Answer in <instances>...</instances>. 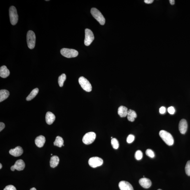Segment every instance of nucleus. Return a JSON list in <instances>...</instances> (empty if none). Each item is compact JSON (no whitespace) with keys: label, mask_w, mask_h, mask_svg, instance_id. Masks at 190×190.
Returning <instances> with one entry per match:
<instances>
[{"label":"nucleus","mask_w":190,"mask_h":190,"mask_svg":"<svg viewBox=\"0 0 190 190\" xmlns=\"http://www.w3.org/2000/svg\"><path fill=\"white\" fill-rule=\"evenodd\" d=\"M85 34L84 44L86 46H89L94 40V34L92 31L88 29H85Z\"/></svg>","instance_id":"nucleus-8"},{"label":"nucleus","mask_w":190,"mask_h":190,"mask_svg":"<svg viewBox=\"0 0 190 190\" xmlns=\"http://www.w3.org/2000/svg\"><path fill=\"white\" fill-rule=\"evenodd\" d=\"M91 15L101 25H104L105 20L101 12L96 8H92L91 11Z\"/></svg>","instance_id":"nucleus-4"},{"label":"nucleus","mask_w":190,"mask_h":190,"mask_svg":"<svg viewBox=\"0 0 190 190\" xmlns=\"http://www.w3.org/2000/svg\"><path fill=\"white\" fill-rule=\"evenodd\" d=\"M96 138V134L94 132H88L83 137L82 141L84 144L89 145L94 142Z\"/></svg>","instance_id":"nucleus-7"},{"label":"nucleus","mask_w":190,"mask_h":190,"mask_svg":"<svg viewBox=\"0 0 190 190\" xmlns=\"http://www.w3.org/2000/svg\"><path fill=\"white\" fill-rule=\"evenodd\" d=\"M59 158L58 156H53L51 157L50 160V166L54 168L58 165L59 162Z\"/></svg>","instance_id":"nucleus-21"},{"label":"nucleus","mask_w":190,"mask_h":190,"mask_svg":"<svg viewBox=\"0 0 190 190\" xmlns=\"http://www.w3.org/2000/svg\"><path fill=\"white\" fill-rule=\"evenodd\" d=\"M25 164L23 160H19L15 162V165L12 166L11 169L12 171H14L15 170L18 171H21L25 169Z\"/></svg>","instance_id":"nucleus-10"},{"label":"nucleus","mask_w":190,"mask_h":190,"mask_svg":"<svg viewBox=\"0 0 190 190\" xmlns=\"http://www.w3.org/2000/svg\"><path fill=\"white\" fill-rule=\"evenodd\" d=\"M2 167V165H1V164H0V169H1Z\"/></svg>","instance_id":"nucleus-37"},{"label":"nucleus","mask_w":190,"mask_h":190,"mask_svg":"<svg viewBox=\"0 0 190 190\" xmlns=\"http://www.w3.org/2000/svg\"><path fill=\"white\" fill-rule=\"evenodd\" d=\"M158 190H162L161 189H158Z\"/></svg>","instance_id":"nucleus-38"},{"label":"nucleus","mask_w":190,"mask_h":190,"mask_svg":"<svg viewBox=\"0 0 190 190\" xmlns=\"http://www.w3.org/2000/svg\"><path fill=\"white\" fill-rule=\"evenodd\" d=\"M144 2L147 4H150L153 2V0H145Z\"/></svg>","instance_id":"nucleus-34"},{"label":"nucleus","mask_w":190,"mask_h":190,"mask_svg":"<svg viewBox=\"0 0 190 190\" xmlns=\"http://www.w3.org/2000/svg\"><path fill=\"white\" fill-rule=\"evenodd\" d=\"M4 190H17L14 186L11 185L6 186Z\"/></svg>","instance_id":"nucleus-30"},{"label":"nucleus","mask_w":190,"mask_h":190,"mask_svg":"<svg viewBox=\"0 0 190 190\" xmlns=\"http://www.w3.org/2000/svg\"><path fill=\"white\" fill-rule=\"evenodd\" d=\"M66 79V76L65 74H63L59 76L58 79V83L60 87L63 85Z\"/></svg>","instance_id":"nucleus-24"},{"label":"nucleus","mask_w":190,"mask_h":190,"mask_svg":"<svg viewBox=\"0 0 190 190\" xmlns=\"http://www.w3.org/2000/svg\"><path fill=\"white\" fill-rule=\"evenodd\" d=\"M166 111V108L165 107H161L160 108V113L161 114H163L165 113Z\"/></svg>","instance_id":"nucleus-32"},{"label":"nucleus","mask_w":190,"mask_h":190,"mask_svg":"<svg viewBox=\"0 0 190 190\" xmlns=\"http://www.w3.org/2000/svg\"><path fill=\"white\" fill-rule=\"evenodd\" d=\"M139 184L141 186L144 188H149L151 186L152 184L151 180L146 178H143L139 179Z\"/></svg>","instance_id":"nucleus-14"},{"label":"nucleus","mask_w":190,"mask_h":190,"mask_svg":"<svg viewBox=\"0 0 190 190\" xmlns=\"http://www.w3.org/2000/svg\"><path fill=\"white\" fill-rule=\"evenodd\" d=\"M30 190H37L35 188H31Z\"/></svg>","instance_id":"nucleus-36"},{"label":"nucleus","mask_w":190,"mask_h":190,"mask_svg":"<svg viewBox=\"0 0 190 190\" xmlns=\"http://www.w3.org/2000/svg\"><path fill=\"white\" fill-rule=\"evenodd\" d=\"M146 153L147 156L150 157V158H153L155 156L154 152L151 149H148L146 150Z\"/></svg>","instance_id":"nucleus-27"},{"label":"nucleus","mask_w":190,"mask_h":190,"mask_svg":"<svg viewBox=\"0 0 190 190\" xmlns=\"http://www.w3.org/2000/svg\"><path fill=\"white\" fill-rule=\"evenodd\" d=\"M60 53L63 56L67 58H75L78 56V52L74 49L63 48L60 51Z\"/></svg>","instance_id":"nucleus-3"},{"label":"nucleus","mask_w":190,"mask_h":190,"mask_svg":"<svg viewBox=\"0 0 190 190\" xmlns=\"http://www.w3.org/2000/svg\"><path fill=\"white\" fill-rule=\"evenodd\" d=\"M103 163L102 159L98 157H92L90 158L89 160V165L93 168L100 166L103 165Z\"/></svg>","instance_id":"nucleus-9"},{"label":"nucleus","mask_w":190,"mask_h":190,"mask_svg":"<svg viewBox=\"0 0 190 190\" xmlns=\"http://www.w3.org/2000/svg\"><path fill=\"white\" fill-rule=\"evenodd\" d=\"M10 74L9 70L5 65L1 67L0 68V76L3 78H6L8 77Z\"/></svg>","instance_id":"nucleus-17"},{"label":"nucleus","mask_w":190,"mask_h":190,"mask_svg":"<svg viewBox=\"0 0 190 190\" xmlns=\"http://www.w3.org/2000/svg\"><path fill=\"white\" fill-rule=\"evenodd\" d=\"M135 139V137L132 134H129L127 138V143H131L134 141Z\"/></svg>","instance_id":"nucleus-29"},{"label":"nucleus","mask_w":190,"mask_h":190,"mask_svg":"<svg viewBox=\"0 0 190 190\" xmlns=\"http://www.w3.org/2000/svg\"><path fill=\"white\" fill-rule=\"evenodd\" d=\"M23 153V148L20 146H17L15 148L11 149L9 151L10 154L15 157L21 156Z\"/></svg>","instance_id":"nucleus-11"},{"label":"nucleus","mask_w":190,"mask_h":190,"mask_svg":"<svg viewBox=\"0 0 190 190\" xmlns=\"http://www.w3.org/2000/svg\"><path fill=\"white\" fill-rule=\"evenodd\" d=\"M127 108L126 107L121 106L118 109V113L121 117H125L127 116L128 113Z\"/></svg>","instance_id":"nucleus-18"},{"label":"nucleus","mask_w":190,"mask_h":190,"mask_svg":"<svg viewBox=\"0 0 190 190\" xmlns=\"http://www.w3.org/2000/svg\"><path fill=\"white\" fill-rule=\"evenodd\" d=\"M45 142V137L42 135L38 136L35 140V144L39 148H41L44 146Z\"/></svg>","instance_id":"nucleus-16"},{"label":"nucleus","mask_w":190,"mask_h":190,"mask_svg":"<svg viewBox=\"0 0 190 190\" xmlns=\"http://www.w3.org/2000/svg\"><path fill=\"white\" fill-rule=\"evenodd\" d=\"M51 155H53V154H51Z\"/></svg>","instance_id":"nucleus-39"},{"label":"nucleus","mask_w":190,"mask_h":190,"mask_svg":"<svg viewBox=\"0 0 190 190\" xmlns=\"http://www.w3.org/2000/svg\"><path fill=\"white\" fill-rule=\"evenodd\" d=\"M10 93L9 91L6 89H1L0 91V102L4 101L7 99L9 96Z\"/></svg>","instance_id":"nucleus-20"},{"label":"nucleus","mask_w":190,"mask_h":190,"mask_svg":"<svg viewBox=\"0 0 190 190\" xmlns=\"http://www.w3.org/2000/svg\"><path fill=\"white\" fill-rule=\"evenodd\" d=\"M185 169L186 175L190 176V160H188L186 163Z\"/></svg>","instance_id":"nucleus-28"},{"label":"nucleus","mask_w":190,"mask_h":190,"mask_svg":"<svg viewBox=\"0 0 190 190\" xmlns=\"http://www.w3.org/2000/svg\"><path fill=\"white\" fill-rule=\"evenodd\" d=\"M179 130L181 134H184L187 130L188 124L186 121L184 119L180 120L179 124Z\"/></svg>","instance_id":"nucleus-12"},{"label":"nucleus","mask_w":190,"mask_h":190,"mask_svg":"<svg viewBox=\"0 0 190 190\" xmlns=\"http://www.w3.org/2000/svg\"><path fill=\"white\" fill-rule=\"evenodd\" d=\"M127 117L128 120L129 121L133 122L135 120V119L137 118V114L134 110L129 109L128 111Z\"/></svg>","instance_id":"nucleus-19"},{"label":"nucleus","mask_w":190,"mask_h":190,"mask_svg":"<svg viewBox=\"0 0 190 190\" xmlns=\"http://www.w3.org/2000/svg\"><path fill=\"white\" fill-rule=\"evenodd\" d=\"M119 187L120 190H134L130 183L124 181L119 183Z\"/></svg>","instance_id":"nucleus-13"},{"label":"nucleus","mask_w":190,"mask_h":190,"mask_svg":"<svg viewBox=\"0 0 190 190\" xmlns=\"http://www.w3.org/2000/svg\"><path fill=\"white\" fill-rule=\"evenodd\" d=\"M111 145L114 149H117L119 147V143L117 139L115 138H113L111 140Z\"/></svg>","instance_id":"nucleus-25"},{"label":"nucleus","mask_w":190,"mask_h":190,"mask_svg":"<svg viewBox=\"0 0 190 190\" xmlns=\"http://www.w3.org/2000/svg\"><path fill=\"white\" fill-rule=\"evenodd\" d=\"M10 21L12 25H15L18 20V15L16 8L14 6L10 7L9 10Z\"/></svg>","instance_id":"nucleus-5"},{"label":"nucleus","mask_w":190,"mask_h":190,"mask_svg":"<svg viewBox=\"0 0 190 190\" xmlns=\"http://www.w3.org/2000/svg\"><path fill=\"white\" fill-rule=\"evenodd\" d=\"M79 82L81 87L84 91L90 92L92 90V86L89 81L83 77H81L79 79Z\"/></svg>","instance_id":"nucleus-6"},{"label":"nucleus","mask_w":190,"mask_h":190,"mask_svg":"<svg viewBox=\"0 0 190 190\" xmlns=\"http://www.w3.org/2000/svg\"><path fill=\"white\" fill-rule=\"evenodd\" d=\"M160 137L166 144L169 146H172L174 143V139L170 133L165 130H162L159 132Z\"/></svg>","instance_id":"nucleus-1"},{"label":"nucleus","mask_w":190,"mask_h":190,"mask_svg":"<svg viewBox=\"0 0 190 190\" xmlns=\"http://www.w3.org/2000/svg\"><path fill=\"white\" fill-rule=\"evenodd\" d=\"M167 110H168L169 113L171 114V115H173L175 112V108L172 106L169 107Z\"/></svg>","instance_id":"nucleus-31"},{"label":"nucleus","mask_w":190,"mask_h":190,"mask_svg":"<svg viewBox=\"0 0 190 190\" xmlns=\"http://www.w3.org/2000/svg\"><path fill=\"white\" fill-rule=\"evenodd\" d=\"M63 143L64 141L63 138L59 136H58L56 137V139L53 143V144L55 146L61 148L63 146Z\"/></svg>","instance_id":"nucleus-23"},{"label":"nucleus","mask_w":190,"mask_h":190,"mask_svg":"<svg viewBox=\"0 0 190 190\" xmlns=\"http://www.w3.org/2000/svg\"><path fill=\"white\" fill-rule=\"evenodd\" d=\"M169 2L171 5H174L175 4V1L174 0H170Z\"/></svg>","instance_id":"nucleus-35"},{"label":"nucleus","mask_w":190,"mask_h":190,"mask_svg":"<svg viewBox=\"0 0 190 190\" xmlns=\"http://www.w3.org/2000/svg\"><path fill=\"white\" fill-rule=\"evenodd\" d=\"M55 116L54 114L51 112H48L46 115V123L48 125H51L54 122Z\"/></svg>","instance_id":"nucleus-15"},{"label":"nucleus","mask_w":190,"mask_h":190,"mask_svg":"<svg viewBox=\"0 0 190 190\" xmlns=\"http://www.w3.org/2000/svg\"><path fill=\"white\" fill-rule=\"evenodd\" d=\"M5 127V125L2 122H0V131H1Z\"/></svg>","instance_id":"nucleus-33"},{"label":"nucleus","mask_w":190,"mask_h":190,"mask_svg":"<svg viewBox=\"0 0 190 190\" xmlns=\"http://www.w3.org/2000/svg\"><path fill=\"white\" fill-rule=\"evenodd\" d=\"M39 89L38 88L34 89L31 91L30 94L27 96L26 100L27 101H31L39 93Z\"/></svg>","instance_id":"nucleus-22"},{"label":"nucleus","mask_w":190,"mask_h":190,"mask_svg":"<svg viewBox=\"0 0 190 190\" xmlns=\"http://www.w3.org/2000/svg\"><path fill=\"white\" fill-rule=\"evenodd\" d=\"M27 46L29 49H34L35 45L36 35L33 31L29 30L27 32Z\"/></svg>","instance_id":"nucleus-2"},{"label":"nucleus","mask_w":190,"mask_h":190,"mask_svg":"<svg viewBox=\"0 0 190 190\" xmlns=\"http://www.w3.org/2000/svg\"><path fill=\"white\" fill-rule=\"evenodd\" d=\"M134 157H135L136 159L137 160H141L143 157L142 152L141 150H137L136 152Z\"/></svg>","instance_id":"nucleus-26"}]
</instances>
